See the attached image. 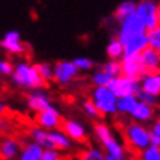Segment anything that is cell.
Segmentation results:
<instances>
[{
	"mask_svg": "<svg viewBox=\"0 0 160 160\" xmlns=\"http://www.w3.org/2000/svg\"><path fill=\"white\" fill-rule=\"evenodd\" d=\"M12 82L18 87L27 88V90H40L46 85L43 78L40 77L38 71L34 65L21 62L15 66V72L12 75Z\"/></svg>",
	"mask_w": 160,
	"mask_h": 160,
	"instance_id": "obj_1",
	"label": "cell"
},
{
	"mask_svg": "<svg viewBox=\"0 0 160 160\" xmlns=\"http://www.w3.org/2000/svg\"><path fill=\"white\" fill-rule=\"evenodd\" d=\"M91 100L102 115L118 113V97L109 87H94L91 91Z\"/></svg>",
	"mask_w": 160,
	"mask_h": 160,
	"instance_id": "obj_2",
	"label": "cell"
},
{
	"mask_svg": "<svg viewBox=\"0 0 160 160\" xmlns=\"http://www.w3.org/2000/svg\"><path fill=\"white\" fill-rule=\"evenodd\" d=\"M123 135H125V141L128 142V146L134 150L142 151L147 147H150V129H147L141 123L126 125Z\"/></svg>",
	"mask_w": 160,
	"mask_h": 160,
	"instance_id": "obj_3",
	"label": "cell"
},
{
	"mask_svg": "<svg viewBox=\"0 0 160 160\" xmlns=\"http://www.w3.org/2000/svg\"><path fill=\"white\" fill-rule=\"evenodd\" d=\"M146 32H147L146 25L141 19V16L135 12V13H132L128 19H125L121 24V28H119V32H118V38L121 40V43L125 46L134 37L146 34Z\"/></svg>",
	"mask_w": 160,
	"mask_h": 160,
	"instance_id": "obj_4",
	"label": "cell"
},
{
	"mask_svg": "<svg viewBox=\"0 0 160 160\" xmlns=\"http://www.w3.org/2000/svg\"><path fill=\"white\" fill-rule=\"evenodd\" d=\"M109 88L116 94L118 98L126 97V96H138L142 91L140 79H132V78L123 77V75L113 78V81L110 82Z\"/></svg>",
	"mask_w": 160,
	"mask_h": 160,
	"instance_id": "obj_5",
	"label": "cell"
},
{
	"mask_svg": "<svg viewBox=\"0 0 160 160\" xmlns=\"http://www.w3.org/2000/svg\"><path fill=\"white\" fill-rule=\"evenodd\" d=\"M137 13L141 16L147 31L159 27V3L154 0H140L137 3Z\"/></svg>",
	"mask_w": 160,
	"mask_h": 160,
	"instance_id": "obj_6",
	"label": "cell"
},
{
	"mask_svg": "<svg viewBox=\"0 0 160 160\" xmlns=\"http://www.w3.org/2000/svg\"><path fill=\"white\" fill-rule=\"evenodd\" d=\"M122 62V71H123V77L132 78V79H142L147 73H150L144 68L142 60H141V54H135V56H129V58H123Z\"/></svg>",
	"mask_w": 160,
	"mask_h": 160,
	"instance_id": "obj_7",
	"label": "cell"
},
{
	"mask_svg": "<svg viewBox=\"0 0 160 160\" xmlns=\"http://www.w3.org/2000/svg\"><path fill=\"white\" fill-rule=\"evenodd\" d=\"M54 81L59 85H66L72 79H75L79 72V69L75 66L73 62L69 60H59L54 63Z\"/></svg>",
	"mask_w": 160,
	"mask_h": 160,
	"instance_id": "obj_8",
	"label": "cell"
},
{
	"mask_svg": "<svg viewBox=\"0 0 160 160\" xmlns=\"http://www.w3.org/2000/svg\"><path fill=\"white\" fill-rule=\"evenodd\" d=\"M27 104L32 112L40 113V112H47V110H54L56 107L52 104L49 96L41 90H34L27 96Z\"/></svg>",
	"mask_w": 160,
	"mask_h": 160,
	"instance_id": "obj_9",
	"label": "cell"
},
{
	"mask_svg": "<svg viewBox=\"0 0 160 160\" xmlns=\"http://www.w3.org/2000/svg\"><path fill=\"white\" fill-rule=\"evenodd\" d=\"M63 132L75 142H84L87 140V131L81 122L75 121V119H65L62 122Z\"/></svg>",
	"mask_w": 160,
	"mask_h": 160,
	"instance_id": "obj_10",
	"label": "cell"
},
{
	"mask_svg": "<svg viewBox=\"0 0 160 160\" xmlns=\"http://www.w3.org/2000/svg\"><path fill=\"white\" fill-rule=\"evenodd\" d=\"M2 49H5L6 52H9L12 54H19L25 50V44L21 41V34L18 31H8L3 38L0 41Z\"/></svg>",
	"mask_w": 160,
	"mask_h": 160,
	"instance_id": "obj_11",
	"label": "cell"
},
{
	"mask_svg": "<svg viewBox=\"0 0 160 160\" xmlns=\"http://www.w3.org/2000/svg\"><path fill=\"white\" fill-rule=\"evenodd\" d=\"M35 122L38 123V126L47 129V131H54V129L59 128V125H62V122H60V113H59L58 109L37 113Z\"/></svg>",
	"mask_w": 160,
	"mask_h": 160,
	"instance_id": "obj_12",
	"label": "cell"
},
{
	"mask_svg": "<svg viewBox=\"0 0 160 160\" xmlns=\"http://www.w3.org/2000/svg\"><path fill=\"white\" fill-rule=\"evenodd\" d=\"M21 153L19 142L12 137H3L0 142V157L2 160H13Z\"/></svg>",
	"mask_w": 160,
	"mask_h": 160,
	"instance_id": "obj_13",
	"label": "cell"
},
{
	"mask_svg": "<svg viewBox=\"0 0 160 160\" xmlns=\"http://www.w3.org/2000/svg\"><path fill=\"white\" fill-rule=\"evenodd\" d=\"M141 60L148 72H159L160 71V53L153 47H146L141 52Z\"/></svg>",
	"mask_w": 160,
	"mask_h": 160,
	"instance_id": "obj_14",
	"label": "cell"
},
{
	"mask_svg": "<svg viewBox=\"0 0 160 160\" xmlns=\"http://www.w3.org/2000/svg\"><path fill=\"white\" fill-rule=\"evenodd\" d=\"M146 47H148V35H147V32L146 34L137 35V37H134V38L129 40L125 44V54H123V58L141 54V52Z\"/></svg>",
	"mask_w": 160,
	"mask_h": 160,
	"instance_id": "obj_15",
	"label": "cell"
},
{
	"mask_svg": "<svg viewBox=\"0 0 160 160\" xmlns=\"http://www.w3.org/2000/svg\"><path fill=\"white\" fill-rule=\"evenodd\" d=\"M29 137H31V140L34 142H37V144L43 147L44 150H56L53 141L50 140L49 131L41 128V126H32L29 129Z\"/></svg>",
	"mask_w": 160,
	"mask_h": 160,
	"instance_id": "obj_16",
	"label": "cell"
},
{
	"mask_svg": "<svg viewBox=\"0 0 160 160\" xmlns=\"http://www.w3.org/2000/svg\"><path fill=\"white\" fill-rule=\"evenodd\" d=\"M141 88L142 91L148 92L154 97L160 96V71L159 72H150L141 79Z\"/></svg>",
	"mask_w": 160,
	"mask_h": 160,
	"instance_id": "obj_17",
	"label": "cell"
},
{
	"mask_svg": "<svg viewBox=\"0 0 160 160\" xmlns=\"http://www.w3.org/2000/svg\"><path fill=\"white\" fill-rule=\"evenodd\" d=\"M43 153H44V148L40 144H37L34 141L25 142L22 146V148H21L18 160H40Z\"/></svg>",
	"mask_w": 160,
	"mask_h": 160,
	"instance_id": "obj_18",
	"label": "cell"
},
{
	"mask_svg": "<svg viewBox=\"0 0 160 160\" xmlns=\"http://www.w3.org/2000/svg\"><path fill=\"white\" fill-rule=\"evenodd\" d=\"M129 116L137 122H148L154 116V109L150 104H146V103L138 100V103L135 104V107H134V110L131 112Z\"/></svg>",
	"mask_w": 160,
	"mask_h": 160,
	"instance_id": "obj_19",
	"label": "cell"
},
{
	"mask_svg": "<svg viewBox=\"0 0 160 160\" xmlns=\"http://www.w3.org/2000/svg\"><path fill=\"white\" fill-rule=\"evenodd\" d=\"M102 146L104 147V151H106L107 156H112L118 160H125L126 159V151H125V147L122 146L121 142L112 137L109 140H106L104 142H102Z\"/></svg>",
	"mask_w": 160,
	"mask_h": 160,
	"instance_id": "obj_20",
	"label": "cell"
},
{
	"mask_svg": "<svg viewBox=\"0 0 160 160\" xmlns=\"http://www.w3.org/2000/svg\"><path fill=\"white\" fill-rule=\"evenodd\" d=\"M137 12V3L132 0H125L121 5H118V8L113 12V19L118 21L119 24H122L125 19H128L132 13Z\"/></svg>",
	"mask_w": 160,
	"mask_h": 160,
	"instance_id": "obj_21",
	"label": "cell"
},
{
	"mask_svg": "<svg viewBox=\"0 0 160 160\" xmlns=\"http://www.w3.org/2000/svg\"><path fill=\"white\" fill-rule=\"evenodd\" d=\"M49 135H50V140L53 141L54 148H56L58 151L69 150V148L72 147V140H71V138H69L63 131H58V129L49 131Z\"/></svg>",
	"mask_w": 160,
	"mask_h": 160,
	"instance_id": "obj_22",
	"label": "cell"
},
{
	"mask_svg": "<svg viewBox=\"0 0 160 160\" xmlns=\"http://www.w3.org/2000/svg\"><path fill=\"white\" fill-rule=\"evenodd\" d=\"M106 53L110 58V60H122L123 54H125V46L121 43L119 38H115L107 44Z\"/></svg>",
	"mask_w": 160,
	"mask_h": 160,
	"instance_id": "obj_23",
	"label": "cell"
},
{
	"mask_svg": "<svg viewBox=\"0 0 160 160\" xmlns=\"http://www.w3.org/2000/svg\"><path fill=\"white\" fill-rule=\"evenodd\" d=\"M138 103L137 96H126V97L118 98V113L121 115H131V112L134 110L135 104Z\"/></svg>",
	"mask_w": 160,
	"mask_h": 160,
	"instance_id": "obj_24",
	"label": "cell"
},
{
	"mask_svg": "<svg viewBox=\"0 0 160 160\" xmlns=\"http://www.w3.org/2000/svg\"><path fill=\"white\" fill-rule=\"evenodd\" d=\"M79 160H106V151L98 147H90L81 151Z\"/></svg>",
	"mask_w": 160,
	"mask_h": 160,
	"instance_id": "obj_25",
	"label": "cell"
},
{
	"mask_svg": "<svg viewBox=\"0 0 160 160\" xmlns=\"http://www.w3.org/2000/svg\"><path fill=\"white\" fill-rule=\"evenodd\" d=\"M112 81H113V78H112L109 73L104 72L103 69L96 71V72L91 75V82L94 87H109Z\"/></svg>",
	"mask_w": 160,
	"mask_h": 160,
	"instance_id": "obj_26",
	"label": "cell"
},
{
	"mask_svg": "<svg viewBox=\"0 0 160 160\" xmlns=\"http://www.w3.org/2000/svg\"><path fill=\"white\" fill-rule=\"evenodd\" d=\"M35 69L38 71L40 73V77L43 78V81L44 82H50L52 79H54V68L50 65V63H35L34 65Z\"/></svg>",
	"mask_w": 160,
	"mask_h": 160,
	"instance_id": "obj_27",
	"label": "cell"
},
{
	"mask_svg": "<svg viewBox=\"0 0 160 160\" xmlns=\"http://www.w3.org/2000/svg\"><path fill=\"white\" fill-rule=\"evenodd\" d=\"M102 69L106 73H109L112 78L122 77V73H123V71H122V62H121V60H109V62H106L104 65H103Z\"/></svg>",
	"mask_w": 160,
	"mask_h": 160,
	"instance_id": "obj_28",
	"label": "cell"
},
{
	"mask_svg": "<svg viewBox=\"0 0 160 160\" xmlns=\"http://www.w3.org/2000/svg\"><path fill=\"white\" fill-rule=\"evenodd\" d=\"M94 135L97 137V140L100 141V142H104L106 140L112 138L113 134H112V129L106 123H96V125H94Z\"/></svg>",
	"mask_w": 160,
	"mask_h": 160,
	"instance_id": "obj_29",
	"label": "cell"
},
{
	"mask_svg": "<svg viewBox=\"0 0 160 160\" xmlns=\"http://www.w3.org/2000/svg\"><path fill=\"white\" fill-rule=\"evenodd\" d=\"M140 160H160V147H147L140 153Z\"/></svg>",
	"mask_w": 160,
	"mask_h": 160,
	"instance_id": "obj_30",
	"label": "cell"
},
{
	"mask_svg": "<svg viewBox=\"0 0 160 160\" xmlns=\"http://www.w3.org/2000/svg\"><path fill=\"white\" fill-rule=\"evenodd\" d=\"M147 35H148V47H153L160 53V27L147 31Z\"/></svg>",
	"mask_w": 160,
	"mask_h": 160,
	"instance_id": "obj_31",
	"label": "cell"
},
{
	"mask_svg": "<svg viewBox=\"0 0 160 160\" xmlns=\"http://www.w3.org/2000/svg\"><path fill=\"white\" fill-rule=\"evenodd\" d=\"M82 109H84V112L87 113V116H90L91 119H98V118L102 116L100 110L97 109V106L94 104L92 100H85V102L82 103Z\"/></svg>",
	"mask_w": 160,
	"mask_h": 160,
	"instance_id": "obj_32",
	"label": "cell"
},
{
	"mask_svg": "<svg viewBox=\"0 0 160 160\" xmlns=\"http://www.w3.org/2000/svg\"><path fill=\"white\" fill-rule=\"evenodd\" d=\"M72 62L75 63V66L79 71H91V68L94 66L92 60L88 58H77V59H73Z\"/></svg>",
	"mask_w": 160,
	"mask_h": 160,
	"instance_id": "obj_33",
	"label": "cell"
},
{
	"mask_svg": "<svg viewBox=\"0 0 160 160\" xmlns=\"http://www.w3.org/2000/svg\"><path fill=\"white\" fill-rule=\"evenodd\" d=\"M15 72V66L8 60H2L0 62V73L3 77H12Z\"/></svg>",
	"mask_w": 160,
	"mask_h": 160,
	"instance_id": "obj_34",
	"label": "cell"
},
{
	"mask_svg": "<svg viewBox=\"0 0 160 160\" xmlns=\"http://www.w3.org/2000/svg\"><path fill=\"white\" fill-rule=\"evenodd\" d=\"M137 98H138L140 102L146 103V104H150V106H153V107L157 104V97L151 96V94H148V92H146V91H141L140 94L137 96Z\"/></svg>",
	"mask_w": 160,
	"mask_h": 160,
	"instance_id": "obj_35",
	"label": "cell"
},
{
	"mask_svg": "<svg viewBox=\"0 0 160 160\" xmlns=\"http://www.w3.org/2000/svg\"><path fill=\"white\" fill-rule=\"evenodd\" d=\"M40 160H60V154L58 150H44Z\"/></svg>",
	"mask_w": 160,
	"mask_h": 160,
	"instance_id": "obj_36",
	"label": "cell"
},
{
	"mask_svg": "<svg viewBox=\"0 0 160 160\" xmlns=\"http://www.w3.org/2000/svg\"><path fill=\"white\" fill-rule=\"evenodd\" d=\"M150 146L160 147V137L157 135L153 129H150Z\"/></svg>",
	"mask_w": 160,
	"mask_h": 160,
	"instance_id": "obj_37",
	"label": "cell"
},
{
	"mask_svg": "<svg viewBox=\"0 0 160 160\" xmlns=\"http://www.w3.org/2000/svg\"><path fill=\"white\" fill-rule=\"evenodd\" d=\"M0 129H2V132H8V129H9V122L5 118L0 119Z\"/></svg>",
	"mask_w": 160,
	"mask_h": 160,
	"instance_id": "obj_38",
	"label": "cell"
},
{
	"mask_svg": "<svg viewBox=\"0 0 160 160\" xmlns=\"http://www.w3.org/2000/svg\"><path fill=\"white\" fill-rule=\"evenodd\" d=\"M151 129H153V131H154L156 134H157V135L160 137V122H159V121L156 122L154 125H153V128H151Z\"/></svg>",
	"mask_w": 160,
	"mask_h": 160,
	"instance_id": "obj_39",
	"label": "cell"
},
{
	"mask_svg": "<svg viewBox=\"0 0 160 160\" xmlns=\"http://www.w3.org/2000/svg\"><path fill=\"white\" fill-rule=\"evenodd\" d=\"M106 160H118V159H115V157H112V156H107L106 154Z\"/></svg>",
	"mask_w": 160,
	"mask_h": 160,
	"instance_id": "obj_40",
	"label": "cell"
},
{
	"mask_svg": "<svg viewBox=\"0 0 160 160\" xmlns=\"http://www.w3.org/2000/svg\"><path fill=\"white\" fill-rule=\"evenodd\" d=\"M159 27H160V3H159Z\"/></svg>",
	"mask_w": 160,
	"mask_h": 160,
	"instance_id": "obj_41",
	"label": "cell"
},
{
	"mask_svg": "<svg viewBox=\"0 0 160 160\" xmlns=\"http://www.w3.org/2000/svg\"><path fill=\"white\" fill-rule=\"evenodd\" d=\"M157 121H159V122H160V113H159V116H157Z\"/></svg>",
	"mask_w": 160,
	"mask_h": 160,
	"instance_id": "obj_42",
	"label": "cell"
}]
</instances>
